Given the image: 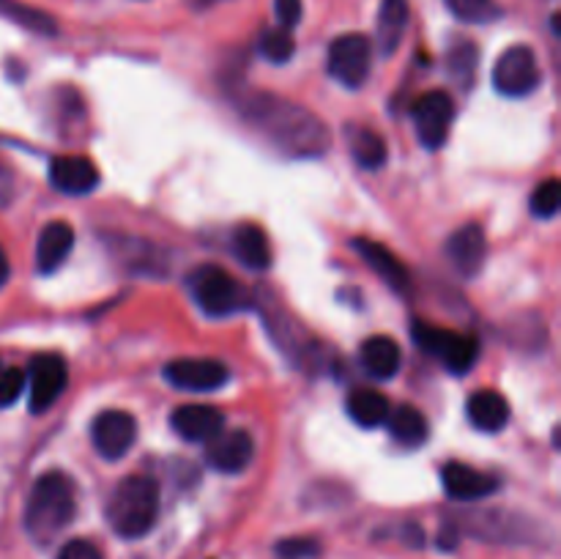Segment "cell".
Segmentation results:
<instances>
[{
	"instance_id": "1",
	"label": "cell",
	"mask_w": 561,
	"mask_h": 559,
	"mask_svg": "<svg viewBox=\"0 0 561 559\" xmlns=\"http://www.w3.org/2000/svg\"><path fill=\"white\" fill-rule=\"evenodd\" d=\"M241 110L255 129H261L279 151L290 157H318V153H327L332 142L327 124L288 99L255 93L250 102L241 104Z\"/></svg>"
},
{
	"instance_id": "2",
	"label": "cell",
	"mask_w": 561,
	"mask_h": 559,
	"mask_svg": "<svg viewBox=\"0 0 561 559\" xmlns=\"http://www.w3.org/2000/svg\"><path fill=\"white\" fill-rule=\"evenodd\" d=\"M77 491L64 471H47L33 482L25 502V529L33 543L47 546L75 521Z\"/></svg>"
},
{
	"instance_id": "3",
	"label": "cell",
	"mask_w": 561,
	"mask_h": 559,
	"mask_svg": "<svg viewBox=\"0 0 561 559\" xmlns=\"http://www.w3.org/2000/svg\"><path fill=\"white\" fill-rule=\"evenodd\" d=\"M159 482L146 475H131L115 486L107 502V521L124 540H137L153 529L159 518Z\"/></svg>"
},
{
	"instance_id": "4",
	"label": "cell",
	"mask_w": 561,
	"mask_h": 559,
	"mask_svg": "<svg viewBox=\"0 0 561 559\" xmlns=\"http://www.w3.org/2000/svg\"><path fill=\"white\" fill-rule=\"evenodd\" d=\"M186 285H190V294L195 296L201 310L208 316H233L250 305V296L241 288L239 280H233V274L225 272L222 266H214V263L197 266L186 280Z\"/></svg>"
},
{
	"instance_id": "5",
	"label": "cell",
	"mask_w": 561,
	"mask_h": 559,
	"mask_svg": "<svg viewBox=\"0 0 561 559\" xmlns=\"http://www.w3.org/2000/svg\"><path fill=\"white\" fill-rule=\"evenodd\" d=\"M414 340L425 354L436 356L449 373H458V376L469 373V367H474L477 356H480V345L471 334L436 327V323L416 321Z\"/></svg>"
},
{
	"instance_id": "6",
	"label": "cell",
	"mask_w": 561,
	"mask_h": 559,
	"mask_svg": "<svg viewBox=\"0 0 561 559\" xmlns=\"http://www.w3.org/2000/svg\"><path fill=\"white\" fill-rule=\"evenodd\" d=\"M542 82V71L537 66L535 49L526 44H515V47L504 49L502 58L496 60L493 69V88L502 96H529L537 91Z\"/></svg>"
},
{
	"instance_id": "7",
	"label": "cell",
	"mask_w": 561,
	"mask_h": 559,
	"mask_svg": "<svg viewBox=\"0 0 561 559\" xmlns=\"http://www.w3.org/2000/svg\"><path fill=\"white\" fill-rule=\"evenodd\" d=\"M373 44L362 33L337 36L329 47V75L345 88H362L370 77Z\"/></svg>"
},
{
	"instance_id": "8",
	"label": "cell",
	"mask_w": 561,
	"mask_h": 559,
	"mask_svg": "<svg viewBox=\"0 0 561 559\" xmlns=\"http://www.w3.org/2000/svg\"><path fill=\"white\" fill-rule=\"evenodd\" d=\"M414 126H416V137L425 148L436 151L447 142L449 137V126L455 121V104L453 96L447 91H431L425 96L416 99L414 110Z\"/></svg>"
},
{
	"instance_id": "9",
	"label": "cell",
	"mask_w": 561,
	"mask_h": 559,
	"mask_svg": "<svg viewBox=\"0 0 561 559\" xmlns=\"http://www.w3.org/2000/svg\"><path fill=\"white\" fill-rule=\"evenodd\" d=\"M69 384V367L60 354H38L31 360V376H27V389H31V411L44 414L55 400L64 395Z\"/></svg>"
},
{
	"instance_id": "10",
	"label": "cell",
	"mask_w": 561,
	"mask_h": 559,
	"mask_svg": "<svg viewBox=\"0 0 561 559\" xmlns=\"http://www.w3.org/2000/svg\"><path fill=\"white\" fill-rule=\"evenodd\" d=\"M91 442L104 460H121L137 442V420L129 411H102L91 425Z\"/></svg>"
},
{
	"instance_id": "11",
	"label": "cell",
	"mask_w": 561,
	"mask_h": 559,
	"mask_svg": "<svg viewBox=\"0 0 561 559\" xmlns=\"http://www.w3.org/2000/svg\"><path fill=\"white\" fill-rule=\"evenodd\" d=\"M164 378L184 392H214L230 381V370L217 360H173L164 365Z\"/></svg>"
},
{
	"instance_id": "12",
	"label": "cell",
	"mask_w": 561,
	"mask_h": 559,
	"mask_svg": "<svg viewBox=\"0 0 561 559\" xmlns=\"http://www.w3.org/2000/svg\"><path fill=\"white\" fill-rule=\"evenodd\" d=\"M255 458V442L247 431H219L211 442H206V460L211 469L222 475H239Z\"/></svg>"
},
{
	"instance_id": "13",
	"label": "cell",
	"mask_w": 561,
	"mask_h": 559,
	"mask_svg": "<svg viewBox=\"0 0 561 559\" xmlns=\"http://www.w3.org/2000/svg\"><path fill=\"white\" fill-rule=\"evenodd\" d=\"M485 255H488L485 230H482L477 223L463 225V228H458L453 236H449L447 258L455 266V272L463 274L466 280L477 277V274L482 272V266H485Z\"/></svg>"
},
{
	"instance_id": "14",
	"label": "cell",
	"mask_w": 561,
	"mask_h": 559,
	"mask_svg": "<svg viewBox=\"0 0 561 559\" xmlns=\"http://www.w3.org/2000/svg\"><path fill=\"white\" fill-rule=\"evenodd\" d=\"M442 486L447 497L455 499V502H477V499H485L499 491L496 477L485 475V471L474 469L469 464H460V460L444 466Z\"/></svg>"
},
{
	"instance_id": "15",
	"label": "cell",
	"mask_w": 561,
	"mask_h": 559,
	"mask_svg": "<svg viewBox=\"0 0 561 559\" xmlns=\"http://www.w3.org/2000/svg\"><path fill=\"white\" fill-rule=\"evenodd\" d=\"M49 184L64 195H88L99 186V170L88 157H55L49 162Z\"/></svg>"
},
{
	"instance_id": "16",
	"label": "cell",
	"mask_w": 561,
	"mask_h": 559,
	"mask_svg": "<svg viewBox=\"0 0 561 559\" xmlns=\"http://www.w3.org/2000/svg\"><path fill=\"white\" fill-rule=\"evenodd\" d=\"M170 425L184 442L206 444L225 427V414L214 406H179L170 417Z\"/></svg>"
},
{
	"instance_id": "17",
	"label": "cell",
	"mask_w": 561,
	"mask_h": 559,
	"mask_svg": "<svg viewBox=\"0 0 561 559\" xmlns=\"http://www.w3.org/2000/svg\"><path fill=\"white\" fill-rule=\"evenodd\" d=\"M75 247V228L64 219H55L42 230L36 244V269L42 274L58 272Z\"/></svg>"
},
{
	"instance_id": "18",
	"label": "cell",
	"mask_w": 561,
	"mask_h": 559,
	"mask_svg": "<svg viewBox=\"0 0 561 559\" xmlns=\"http://www.w3.org/2000/svg\"><path fill=\"white\" fill-rule=\"evenodd\" d=\"M354 250L359 252L362 261H365L367 266H370L373 272H376L378 277L389 285V288H394V290L409 288V269L400 263V258L394 255L389 247L378 244V241H373V239H356Z\"/></svg>"
},
{
	"instance_id": "19",
	"label": "cell",
	"mask_w": 561,
	"mask_h": 559,
	"mask_svg": "<svg viewBox=\"0 0 561 559\" xmlns=\"http://www.w3.org/2000/svg\"><path fill=\"white\" fill-rule=\"evenodd\" d=\"M466 414H469V422L477 431L499 433L510 422V403L496 389H480L466 403Z\"/></svg>"
},
{
	"instance_id": "20",
	"label": "cell",
	"mask_w": 561,
	"mask_h": 559,
	"mask_svg": "<svg viewBox=\"0 0 561 559\" xmlns=\"http://www.w3.org/2000/svg\"><path fill=\"white\" fill-rule=\"evenodd\" d=\"M359 360L362 367H365L373 378L387 381V378H392L394 373L400 370L403 354H400V345L394 343L392 338H387V334H373V338H367L365 343H362Z\"/></svg>"
},
{
	"instance_id": "21",
	"label": "cell",
	"mask_w": 561,
	"mask_h": 559,
	"mask_svg": "<svg viewBox=\"0 0 561 559\" xmlns=\"http://www.w3.org/2000/svg\"><path fill=\"white\" fill-rule=\"evenodd\" d=\"M233 250L244 266L255 269V272H266L272 266V244L261 225L241 223L233 230Z\"/></svg>"
},
{
	"instance_id": "22",
	"label": "cell",
	"mask_w": 561,
	"mask_h": 559,
	"mask_svg": "<svg viewBox=\"0 0 561 559\" xmlns=\"http://www.w3.org/2000/svg\"><path fill=\"white\" fill-rule=\"evenodd\" d=\"M409 0H381V9H378V49L383 55H392L400 47L405 36V27H409Z\"/></svg>"
},
{
	"instance_id": "23",
	"label": "cell",
	"mask_w": 561,
	"mask_h": 559,
	"mask_svg": "<svg viewBox=\"0 0 561 559\" xmlns=\"http://www.w3.org/2000/svg\"><path fill=\"white\" fill-rule=\"evenodd\" d=\"M387 425L394 442L403 444V447L409 449L422 447V444L427 442V436H431L425 414H422L420 409H414V406H398L394 411H389Z\"/></svg>"
},
{
	"instance_id": "24",
	"label": "cell",
	"mask_w": 561,
	"mask_h": 559,
	"mask_svg": "<svg viewBox=\"0 0 561 559\" xmlns=\"http://www.w3.org/2000/svg\"><path fill=\"white\" fill-rule=\"evenodd\" d=\"M345 406H348L351 420L362 427H378L383 425L389 417L387 395H381L378 389L370 387L354 389V392L348 395V400H345Z\"/></svg>"
},
{
	"instance_id": "25",
	"label": "cell",
	"mask_w": 561,
	"mask_h": 559,
	"mask_svg": "<svg viewBox=\"0 0 561 559\" xmlns=\"http://www.w3.org/2000/svg\"><path fill=\"white\" fill-rule=\"evenodd\" d=\"M0 16L16 22V25L27 27L33 33H42V36H55L58 33V22L47 14V11H38L33 5L20 3V0H0Z\"/></svg>"
},
{
	"instance_id": "26",
	"label": "cell",
	"mask_w": 561,
	"mask_h": 559,
	"mask_svg": "<svg viewBox=\"0 0 561 559\" xmlns=\"http://www.w3.org/2000/svg\"><path fill=\"white\" fill-rule=\"evenodd\" d=\"M351 153H354V159L365 170H378L387 162V142H383V137L376 129L362 126V129L351 135Z\"/></svg>"
},
{
	"instance_id": "27",
	"label": "cell",
	"mask_w": 561,
	"mask_h": 559,
	"mask_svg": "<svg viewBox=\"0 0 561 559\" xmlns=\"http://www.w3.org/2000/svg\"><path fill=\"white\" fill-rule=\"evenodd\" d=\"M477 58H480V53L471 42H460L449 49V75L460 88H471V82H474Z\"/></svg>"
},
{
	"instance_id": "28",
	"label": "cell",
	"mask_w": 561,
	"mask_h": 559,
	"mask_svg": "<svg viewBox=\"0 0 561 559\" xmlns=\"http://www.w3.org/2000/svg\"><path fill=\"white\" fill-rule=\"evenodd\" d=\"M447 9L453 11L458 20L474 22V25H482V22H493L502 16V9H499L496 0H444Z\"/></svg>"
},
{
	"instance_id": "29",
	"label": "cell",
	"mask_w": 561,
	"mask_h": 559,
	"mask_svg": "<svg viewBox=\"0 0 561 559\" xmlns=\"http://www.w3.org/2000/svg\"><path fill=\"white\" fill-rule=\"evenodd\" d=\"M296 53V42L294 36H290V31H285V27H268V31H263L261 36V55L263 58H268L272 64H288L290 58H294Z\"/></svg>"
},
{
	"instance_id": "30",
	"label": "cell",
	"mask_w": 561,
	"mask_h": 559,
	"mask_svg": "<svg viewBox=\"0 0 561 559\" xmlns=\"http://www.w3.org/2000/svg\"><path fill=\"white\" fill-rule=\"evenodd\" d=\"M559 203H561L559 179L542 181V184L531 192V214H535V217H542V219L557 217Z\"/></svg>"
},
{
	"instance_id": "31",
	"label": "cell",
	"mask_w": 561,
	"mask_h": 559,
	"mask_svg": "<svg viewBox=\"0 0 561 559\" xmlns=\"http://www.w3.org/2000/svg\"><path fill=\"white\" fill-rule=\"evenodd\" d=\"M277 554L283 559H312L321 554V543L312 537H288L277 543Z\"/></svg>"
},
{
	"instance_id": "32",
	"label": "cell",
	"mask_w": 561,
	"mask_h": 559,
	"mask_svg": "<svg viewBox=\"0 0 561 559\" xmlns=\"http://www.w3.org/2000/svg\"><path fill=\"white\" fill-rule=\"evenodd\" d=\"M27 376L20 370V367H5L0 370V406H11L25 389Z\"/></svg>"
},
{
	"instance_id": "33",
	"label": "cell",
	"mask_w": 561,
	"mask_h": 559,
	"mask_svg": "<svg viewBox=\"0 0 561 559\" xmlns=\"http://www.w3.org/2000/svg\"><path fill=\"white\" fill-rule=\"evenodd\" d=\"M274 14H277L279 27H285V31H294V27L301 22L305 5H301V0H274Z\"/></svg>"
},
{
	"instance_id": "34",
	"label": "cell",
	"mask_w": 561,
	"mask_h": 559,
	"mask_svg": "<svg viewBox=\"0 0 561 559\" xmlns=\"http://www.w3.org/2000/svg\"><path fill=\"white\" fill-rule=\"evenodd\" d=\"M58 559H102V551L91 540H69L58 551Z\"/></svg>"
},
{
	"instance_id": "35",
	"label": "cell",
	"mask_w": 561,
	"mask_h": 559,
	"mask_svg": "<svg viewBox=\"0 0 561 559\" xmlns=\"http://www.w3.org/2000/svg\"><path fill=\"white\" fill-rule=\"evenodd\" d=\"M11 274V266H9V255H5V250L0 247V288L5 285V280H9Z\"/></svg>"
},
{
	"instance_id": "36",
	"label": "cell",
	"mask_w": 561,
	"mask_h": 559,
	"mask_svg": "<svg viewBox=\"0 0 561 559\" xmlns=\"http://www.w3.org/2000/svg\"><path fill=\"white\" fill-rule=\"evenodd\" d=\"M197 5H201V9H206V5H214V3H219V0H195Z\"/></svg>"
},
{
	"instance_id": "37",
	"label": "cell",
	"mask_w": 561,
	"mask_h": 559,
	"mask_svg": "<svg viewBox=\"0 0 561 559\" xmlns=\"http://www.w3.org/2000/svg\"><path fill=\"white\" fill-rule=\"evenodd\" d=\"M3 181H5V173H3V168H0V186H3Z\"/></svg>"
},
{
	"instance_id": "38",
	"label": "cell",
	"mask_w": 561,
	"mask_h": 559,
	"mask_svg": "<svg viewBox=\"0 0 561 559\" xmlns=\"http://www.w3.org/2000/svg\"><path fill=\"white\" fill-rule=\"evenodd\" d=\"M0 370H3V367H0Z\"/></svg>"
}]
</instances>
